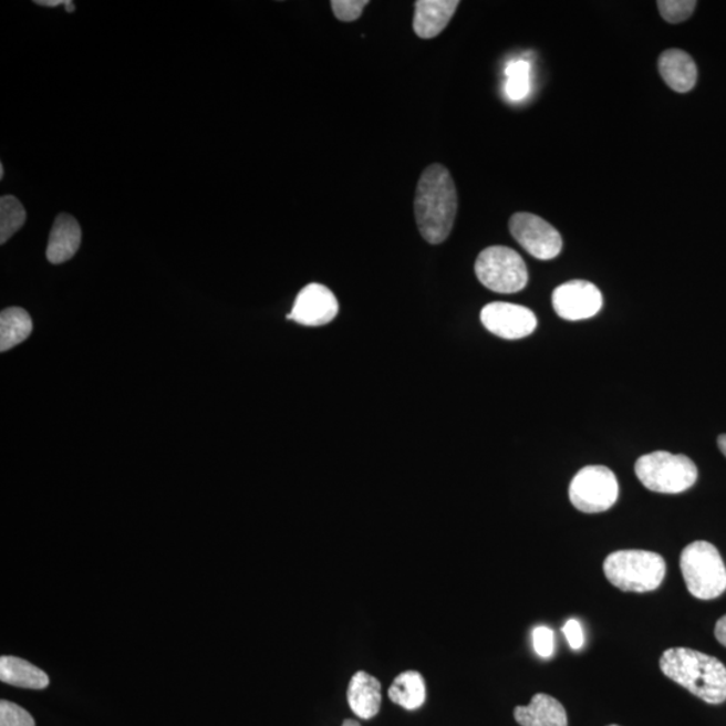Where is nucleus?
<instances>
[{"mask_svg": "<svg viewBox=\"0 0 726 726\" xmlns=\"http://www.w3.org/2000/svg\"><path fill=\"white\" fill-rule=\"evenodd\" d=\"M0 726H35L34 718L28 711L10 701L0 703Z\"/></svg>", "mask_w": 726, "mask_h": 726, "instance_id": "23", "label": "nucleus"}, {"mask_svg": "<svg viewBox=\"0 0 726 726\" xmlns=\"http://www.w3.org/2000/svg\"><path fill=\"white\" fill-rule=\"evenodd\" d=\"M475 273L481 284L498 293H516L528 286L529 273L521 255L511 248H486L475 261Z\"/></svg>", "mask_w": 726, "mask_h": 726, "instance_id": "6", "label": "nucleus"}, {"mask_svg": "<svg viewBox=\"0 0 726 726\" xmlns=\"http://www.w3.org/2000/svg\"><path fill=\"white\" fill-rule=\"evenodd\" d=\"M342 726H361V724L359 722H354V719H344Z\"/></svg>", "mask_w": 726, "mask_h": 726, "instance_id": "30", "label": "nucleus"}, {"mask_svg": "<svg viewBox=\"0 0 726 726\" xmlns=\"http://www.w3.org/2000/svg\"><path fill=\"white\" fill-rule=\"evenodd\" d=\"M658 10L663 20L668 23L687 21L696 10V0H660Z\"/></svg>", "mask_w": 726, "mask_h": 726, "instance_id": "22", "label": "nucleus"}, {"mask_svg": "<svg viewBox=\"0 0 726 726\" xmlns=\"http://www.w3.org/2000/svg\"><path fill=\"white\" fill-rule=\"evenodd\" d=\"M392 703L397 704L406 711H416L422 707L427 698V687L423 675L418 672H405L398 675L387 692Z\"/></svg>", "mask_w": 726, "mask_h": 726, "instance_id": "18", "label": "nucleus"}, {"mask_svg": "<svg viewBox=\"0 0 726 726\" xmlns=\"http://www.w3.org/2000/svg\"><path fill=\"white\" fill-rule=\"evenodd\" d=\"M505 93L511 102H521L530 92V64L525 60L510 62L505 71Z\"/></svg>", "mask_w": 726, "mask_h": 726, "instance_id": "21", "label": "nucleus"}, {"mask_svg": "<svg viewBox=\"0 0 726 726\" xmlns=\"http://www.w3.org/2000/svg\"><path fill=\"white\" fill-rule=\"evenodd\" d=\"M619 484L609 467L588 466L581 468L569 486V499L575 509L597 515L610 510L616 504Z\"/></svg>", "mask_w": 726, "mask_h": 726, "instance_id": "7", "label": "nucleus"}, {"mask_svg": "<svg viewBox=\"0 0 726 726\" xmlns=\"http://www.w3.org/2000/svg\"><path fill=\"white\" fill-rule=\"evenodd\" d=\"M517 723L521 726H568L566 707L548 694H536L528 706H517Z\"/></svg>", "mask_w": 726, "mask_h": 726, "instance_id": "15", "label": "nucleus"}, {"mask_svg": "<svg viewBox=\"0 0 726 726\" xmlns=\"http://www.w3.org/2000/svg\"><path fill=\"white\" fill-rule=\"evenodd\" d=\"M609 726H619V725H609Z\"/></svg>", "mask_w": 726, "mask_h": 726, "instance_id": "33", "label": "nucleus"}, {"mask_svg": "<svg viewBox=\"0 0 726 726\" xmlns=\"http://www.w3.org/2000/svg\"><path fill=\"white\" fill-rule=\"evenodd\" d=\"M509 228L519 246L538 260H552L561 253L559 230L541 217L531 212H516L510 218Z\"/></svg>", "mask_w": 726, "mask_h": 726, "instance_id": "8", "label": "nucleus"}, {"mask_svg": "<svg viewBox=\"0 0 726 726\" xmlns=\"http://www.w3.org/2000/svg\"><path fill=\"white\" fill-rule=\"evenodd\" d=\"M4 168L3 165H0V178H3Z\"/></svg>", "mask_w": 726, "mask_h": 726, "instance_id": "32", "label": "nucleus"}, {"mask_svg": "<svg viewBox=\"0 0 726 726\" xmlns=\"http://www.w3.org/2000/svg\"><path fill=\"white\" fill-rule=\"evenodd\" d=\"M380 681L366 672L353 675L348 688V703L354 715L362 719H371L378 715L381 707Z\"/></svg>", "mask_w": 726, "mask_h": 726, "instance_id": "16", "label": "nucleus"}, {"mask_svg": "<svg viewBox=\"0 0 726 726\" xmlns=\"http://www.w3.org/2000/svg\"><path fill=\"white\" fill-rule=\"evenodd\" d=\"M480 321L491 334L516 341L535 333L537 317L528 307L494 302L484 307Z\"/></svg>", "mask_w": 726, "mask_h": 726, "instance_id": "10", "label": "nucleus"}, {"mask_svg": "<svg viewBox=\"0 0 726 726\" xmlns=\"http://www.w3.org/2000/svg\"><path fill=\"white\" fill-rule=\"evenodd\" d=\"M604 574L623 592H651L665 579L666 562L661 554L647 550H618L606 557Z\"/></svg>", "mask_w": 726, "mask_h": 726, "instance_id": "3", "label": "nucleus"}, {"mask_svg": "<svg viewBox=\"0 0 726 726\" xmlns=\"http://www.w3.org/2000/svg\"><path fill=\"white\" fill-rule=\"evenodd\" d=\"M533 646L536 653L540 655L541 658H550L554 653L553 631L547 628V625H540V628L535 629Z\"/></svg>", "mask_w": 726, "mask_h": 726, "instance_id": "25", "label": "nucleus"}, {"mask_svg": "<svg viewBox=\"0 0 726 726\" xmlns=\"http://www.w3.org/2000/svg\"><path fill=\"white\" fill-rule=\"evenodd\" d=\"M0 681L4 684L42 691L50 684L49 675L40 667L17 656H2L0 658Z\"/></svg>", "mask_w": 726, "mask_h": 726, "instance_id": "17", "label": "nucleus"}, {"mask_svg": "<svg viewBox=\"0 0 726 726\" xmlns=\"http://www.w3.org/2000/svg\"><path fill=\"white\" fill-rule=\"evenodd\" d=\"M35 3L40 6H45V8H58V6L60 4H65V2H62V0H54V2H49V0L48 2H42V0H40V2H35Z\"/></svg>", "mask_w": 726, "mask_h": 726, "instance_id": "28", "label": "nucleus"}, {"mask_svg": "<svg viewBox=\"0 0 726 726\" xmlns=\"http://www.w3.org/2000/svg\"><path fill=\"white\" fill-rule=\"evenodd\" d=\"M552 303L556 314L566 321H584L602 310L603 295L590 281L571 280L556 288Z\"/></svg>", "mask_w": 726, "mask_h": 726, "instance_id": "9", "label": "nucleus"}, {"mask_svg": "<svg viewBox=\"0 0 726 726\" xmlns=\"http://www.w3.org/2000/svg\"><path fill=\"white\" fill-rule=\"evenodd\" d=\"M338 311L340 304L333 291L323 284L312 283L299 292L287 319L309 328H319L333 322Z\"/></svg>", "mask_w": 726, "mask_h": 726, "instance_id": "11", "label": "nucleus"}, {"mask_svg": "<svg viewBox=\"0 0 726 726\" xmlns=\"http://www.w3.org/2000/svg\"><path fill=\"white\" fill-rule=\"evenodd\" d=\"M717 443H718L719 450H722V453L725 455L726 458V435L719 436Z\"/></svg>", "mask_w": 726, "mask_h": 726, "instance_id": "29", "label": "nucleus"}, {"mask_svg": "<svg viewBox=\"0 0 726 726\" xmlns=\"http://www.w3.org/2000/svg\"><path fill=\"white\" fill-rule=\"evenodd\" d=\"M562 632H564V635L571 649L579 650L583 647L584 644L583 629H581V624L578 621H574V619L568 621L564 628H562Z\"/></svg>", "mask_w": 726, "mask_h": 726, "instance_id": "26", "label": "nucleus"}, {"mask_svg": "<svg viewBox=\"0 0 726 726\" xmlns=\"http://www.w3.org/2000/svg\"><path fill=\"white\" fill-rule=\"evenodd\" d=\"M715 634L717 641L722 643L723 646L726 647V615L719 619V621L717 622Z\"/></svg>", "mask_w": 726, "mask_h": 726, "instance_id": "27", "label": "nucleus"}, {"mask_svg": "<svg viewBox=\"0 0 726 726\" xmlns=\"http://www.w3.org/2000/svg\"><path fill=\"white\" fill-rule=\"evenodd\" d=\"M367 4V0H333L331 8L338 20L353 22L359 20Z\"/></svg>", "mask_w": 726, "mask_h": 726, "instance_id": "24", "label": "nucleus"}, {"mask_svg": "<svg viewBox=\"0 0 726 726\" xmlns=\"http://www.w3.org/2000/svg\"><path fill=\"white\" fill-rule=\"evenodd\" d=\"M27 221V210L15 197L0 199V243L8 242Z\"/></svg>", "mask_w": 726, "mask_h": 726, "instance_id": "20", "label": "nucleus"}, {"mask_svg": "<svg viewBox=\"0 0 726 726\" xmlns=\"http://www.w3.org/2000/svg\"><path fill=\"white\" fill-rule=\"evenodd\" d=\"M33 331V322L28 311L21 307H10L0 314V352H9L10 349L18 346Z\"/></svg>", "mask_w": 726, "mask_h": 726, "instance_id": "19", "label": "nucleus"}, {"mask_svg": "<svg viewBox=\"0 0 726 726\" xmlns=\"http://www.w3.org/2000/svg\"><path fill=\"white\" fill-rule=\"evenodd\" d=\"M81 228L76 218L69 215H60L55 218L52 231H50L46 258L52 265H62L71 260L81 246Z\"/></svg>", "mask_w": 726, "mask_h": 726, "instance_id": "14", "label": "nucleus"}, {"mask_svg": "<svg viewBox=\"0 0 726 726\" xmlns=\"http://www.w3.org/2000/svg\"><path fill=\"white\" fill-rule=\"evenodd\" d=\"M661 76L678 93L691 92L697 84L698 69L691 54L681 49H668L658 60Z\"/></svg>", "mask_w": 726, "mask_h": 726, "instance_id": "13", "label": "nucleus"}, {"mask_svg": "<svg viewBox=\"0 0 726 726\" xmlns=\"http://www.w3.org/2000/svg\"><path fill=\"white\" fill-rule=\"evenodd\" d=\"M660 666L667 678L705 703H725L726 667L715 656L692 649L674 647L663 653Z\"/></svg>", "mask_w": 726, "mask_h": 726, "instance_id": "2", "label": "nucleus"}, {"mask_svg": "<svg viewBox=\"0 0 726 726\" xmlns=\"http://www.w3.org/2000/svg\"><path fill=\"white\" fill-rule=\"evenodd\" d=\"M458 212V193L443 165H431L418 180L415 217L423 239L437 246L448 239Z\"/></svg>", "mask_w": 726, "mask_h": 726, "instance_id": "1", "label": "nucleus"}, {"mask_svg": "<svg viewBox=\"0 0 726 726\" xmlns=\"http://www.w3.org/2000/svg\"><path fill=\"white\" fill-rule=\"evenodd\" d=\"M458 0H418L415 3L413 30L423 40L439 35L459 8Z\"/></svg>", "mask_w": 726, "mask_h": 726, "instance_id": "12", "label": "nucleus"}, {"mask_svg": "<svg viewBox=\"0 0 726 726\" xmlns=\"http://www.w3.org/2000/svg\"><path fill=\"white\" fill-rule=\"evenodd\" d=\"M635 474L650 491L681 494L696 484L697 466L685 455L655 450L642 456L635 465Z\"/></svg>", "mask_w": 726, "mask_h": 726, "instance_id": "5", "label": "nucleus"}, {"mask_svg": "<svg viewBox=\"0 0 726 726\" xmlns=\"http://www.w3.org/2000/svg\"><path fill=\"white\" fill-rule=\"evenodd\" d=\"M681 571L688 592L699 600H713L726 591V567L715 544L696 541L681 554Z\"/></svg>", "mask_w": 726, "mask_h": 726, "instance_id": "4", "label": "nucleus"}, {"mask_svg": "<svg viewBox=\"0 0 726 726\" xmlns=\"http://www.w3.org/2000/svg\"><path fill=\"white\" fill-rule=\"evenodd\" d=\"M65 6H66L68 11H74V3L73 2H66Z\"/></svg>", "mask_w": 726, "mask_h": 726, "instance_id": "31", "label": "nucleus"}]
</instances>
